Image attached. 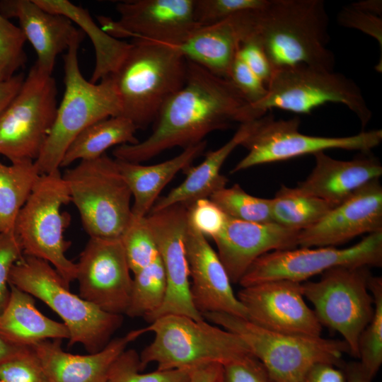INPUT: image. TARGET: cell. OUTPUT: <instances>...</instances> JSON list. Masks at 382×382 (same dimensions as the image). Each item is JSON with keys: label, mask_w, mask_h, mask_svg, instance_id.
Returning <instances> with one entry per match:
<instances>
[{"label": "cell", "mask_w": 382, "mask_h": 382, "mask_svg": "<svg viewBox=\"0 0 382 382\" xmlns=\"http://www.w3.org/2000/svg\"><path fill=\"white\" fill-rule=\"evenodd\" d=\"M120 238L129 269L134 274L160 257L146 216L132 215Z\"/></svg>", "instance_id": "36"}, {"label": "cell", "mask_w": 382, "mask_h": 382, "mask_svg": "<svg viewBox=\"0 0 382 382\" xmlns=\"http://www.w3.org/2000/svg\"><path fill=\"white\" fill-rule=\"evenodd\" d=\"M237 297L247 320L264 329L289 335L320 337L323 326L306 303L301 283L279 279L245 287Z\"/></svg>", "instance_id": "18"}, {"label": "cell", "mask_w": 382, "mask_h": 382, "mask_svg": "<svg viewBox=\"0 0 382 382\" xmlns=\"http://www.w3.org/2000/svg\"><path fill=\"white\" fill-rule=\"evenodd\" d=\"M166 294V279L160 257L134 274L129 317L147 318L162 306Z\"/></svg>", "instance_id": "33"}, {"label": "cell", "mask_w": 382, "mask_h": 382, "mask_svg": "<svg viewBox=\"0 0 382 382\" xmlns=\"http://www.w3.org/2000/svg\"><path fill=\"white\" fill-rule=\"evenodd\" d=\"M137 128L127 118L117 115L98 121L84 129L71 143L61 162L66 167L77 160L98 158L109 148L137 144Z\"/></svg>", "instance_id": "30"}, {"label": "cell", "mask_w": 382, "mask_h": 382, "mask_svg": "<svg viewBox=\"0 0 382 382\" xmlns=\"http://www.w3.org/2000/svg\"><path fill=\"white\" fill-rule=\"evenodd\" d=\"M23 256V248L14 231L0 233V314L9 296L8 277L13 265Z\"/></svg>", "instance_id": "42"}, {"label": "cell", "mask_w": 382, "mask_h": 382, "mask_svg": "<svg viewBox=\"0 0 382 382\" xmlns=\"http://www.w3.org/2000/svg\"><path fill=\"white\" fill-rule=\"evenodd\" d=\"M184 85L161 108L151 134L112 151L116 159L141 163L176 146L195 145L213 131L253 121L250 104L228 79L187 61Z\"/></svg>", "instance_id": "1"}, {"label": "cell", "mask_w": 382, "mask_h": 382, "mask_svg": "<svg viewBox=\"0 0 382 382\" xmlns=\"http://www.w3.org/2000/svg\"><path fill=\"white\" fill-rule=\"evenodd\" d=\"M223 365L210 363L192 369L190 382H221Z\"/></svg>", "instance_id": "48"}, {"label": "cell", "mask_w": 382, "mask_h": 382, "mask_svg": "<svg viewBox=\"0 0 382 382\" xmlns=\"http://www.w3.org/2000/svg\"><path fill=\"white\" fill-rule=\"evenodd\" d=\"M250 130V122L241 124L234 135L220 148L207 152L201 163L184 169L186 178L183 182L159 197L149 213L178 204L188 206L198 199L209 198L214 192L225 187L228 180L221 174V168L231 153L241 146Z\"/></svg>", "instance_id": "26"}, {"label": "cell", "mask_w": 382, "mask_h": 382, "mask_svg": "<svg viewBox=\"0 0 382 382\" xmlns=\"http://www.w3.org/2000/svg\"><path fill=\"white\" fill-rule=\"evenodd\" d=\"M69 202V188L59 170L40 175L13 228L23 255L48 262L68 286L77 274V265L65 254L70 242L64 239V231L69 217L61 209Z\"/></svg>", "instance_id": "9"}, {"label": "cell", "mask_w": 382, "mask_h": 382, "mask_svg": "<svg viewBox=\"0 0 382 382\" xmlns=\"http://www.w3.org/2000/svg\"><path fill=\"white\" fill-rule=\"evenodd\" d=\"M42 9L62 15L80 26L89 36L96 53V64L90 81L93 83L111 76L117 69L131 43L120 40L105 32L92 19L88 11L67 0H34Z\"/></svg>", "instance_id": "29"}, {"label": "cell", "mask_w": 382, "mask_h": 382, "mask_svg": "<svg viewBox=\"0 0 382 382\" xmlns=\"http://www.w3.org/2000/svg\"><path fill=\"white\" fill-rule=\"evenodd\" d=\"M270 200L272 221L299 231L318 222L334 207L298 187L282 185Z\"/></svg>", "instance_id": "32"}, {"label": "cell", "mask_w": 382, "mask_h": 382, "mask_svg": "<svg viewBox=\"0 0 382 382\" xmlns=\"http://www.w3.org/2000/svg\"><path fill=\"white\" fill-rule=\"evenodd\" d=\"M142 329L154 337L139 354L141 371L150 363H156L157 370H192L210 363L224 365L251 354L238 335L204 320L168 314Z\"/></svg>", "instance_id": "5"}, {"label": "cell", "mask_w": 382, "mask_h": 382, "mask_svg": "<svg viewBox=\"0 0 382 382\" xmlns=\"http://www.w3.org/2000/svg\"><path fill=\"white\" fill-rule=\"evenodd\" d=\"M228 216L209 198H200L187 206L189 224L206 238L212 239L224 230Z\"/></svg>", "instance_id": "40"}, {"label": "cell", "mask_w": 382, "mask_h": 382, "mask_svg": "<svg viewBox=\"0 0 382 382\" xmlns=\"http://www.w3.org/2000/svg\"><path fill=\"white\" fill-rule=\"evenodd\" d=\"M207 146L205 140L188 146L176 156L154 165H142L115 159L119 170L128 185L134 202L132 215L146 216L162 190L180 170L191 166Z\"/></svg>", "instance_id": "27"}, {"label": "cell", "mask_w": 382, "mask_h": 382, "mask_svg": "<svg viewBox=\"0 0 382 382\" xmlns=\"http://www.w3.org/2000/svg\"><path fill=\"white\" fill-rule=\"evenodd\" d=\"M300 122L298 117L277 120L272 113L251 121L249 134L241 144L248 152L231 173L327 149L369 152L382 141L381 129L341 137L310 136L299 131Z\"/></svg>", "instance_id": "13"}, {"label": "cell", "mask_w": 382, "mask_h": 382, "mask_svg": "<svg viewBox=\"0 0 382 382\" xmlns=\"http://www.w3.org/2000/svg\"><path fill=\"white\" fill-rule=\"evenodd\" d=\"M313 155V169L297 187L334 207L382 175L379 160L371 156L370 151L361 152V156L350 161L332 158L324 151Z\"/></svg>", "instance_id": "25"}, {"label": "cell", "mask_w": 382, "mask_h": 382, "mask_svg": "<svg viewBox=\"0 0 382 382\" xmlns=\"http://www.w3.org/2000/svg\"><path fill=\"white\" fill-rule=\"evenodd\" d=\"M185 248L189 265L190 292L202 314L223 313L247 320V313L233 292L228 273L207 238L187 221Z\"/></svg>", "instance_id": "20"}, {"label": "cell", "mask_w": 382, "mask_h": 382, "mask_svg": "<svg viewBox=\"0 0 382 382\" xmlns=\"http://www.w3.org/2000/svg\"><path fill=\"white\" fill-rule=\"evenodd\" d=\"M209 199L231 218L258 224L273 222L270 199L251 195L238 184L216 191Z\"/></svg>", "instance_id": "35"}, {"label": "cell", "mask_w": 382, "mask_h": 382, "mask_svg": "<svg viewBox=\"0 0 382 382\" xmlns=\"http://www.w3.org/2000/svg\"><path fill=\"white\" fill-rule=\"evenodd\" d=\"M228 80L250 104L254 105L266 96V85L237 55L231 66Z\"/></svg>", "instance_id": "45"}, {"label": "cell", "mask_w": 382, "mask_h": 382, "mask_svg": "<svg viewBox=\"0 0 382 382\" xmlns=\"http://www.w3.org/2000/svg\"><path fill=\"white\" fill-rule=\"evenodd\" d=\"M346 382H371L359 361L349 362L345 365Z\"/></svg>", "instance_id": "51"}, {"label": "cell", "mask_w": 382, "mask_h": 382, "mask_svg": "<svg viewBox=\"0 0 382 382\" xmlns=\"http://www.w3.org/2000/svg\"><path fill=\"white\" fill-rule=\"evenodd\" d=\"M146 219L156 241L166 279V294L161 308L145 320L151 323L168 314L204 320L196 309L190 292L185 248L187 206L178 204L151 212Z\"/></svg>", "instance_id": "15"}, {"label": "cell", "mask_w": 382, "mask_h": 382, "mask_svg": "<svg viewBox=\"0 0 382 382\" xmlns=\"http://www.w3.org/2000/svg\"><path fill=\"white\" fill-rule=\"evenodd\" d=\"M352 4L364 11L381 17L382 1L381 0H365Z\"/></svg>", "instance_id": "52"}, {"label": "cell", "mask_w": 382, "mask_h": 382, "mask_svg": "<svg viewBox=\"0 0 382 382\" xmlns=\"http://www.w3.org/2000/svg\"><path fill=\"white\" fill-rule=\"evenodd\" d=\"M24 79V75L18 74L11 79L0 83V114L18 93Z\"/></svg>", "instance_id": "49"}, {"label": "cell", "mask_w": 382, "mask_h": 382, "mask_svg": "<svg viewBox=\"0 0 382 382\" xmlns=\"http://www.w3.org/2000/svg\"><path fill=\"white\" fill-rule=\"evenodd\" d=\"M8 304L0 314V337L23 347H30L45 340H69L70 333L64 323L53 320L35 306L30 294L9 284Z\"/></svg>", "instance_id": "28"}, {"label": "cell", "mask_w": 382, "mask_h": 382, "mask_svg": "<svg viewBox=\"0 0 382 382\" xmlns=\"http://www.w3.org/2000/svg\"><path fill=\"white\" fill-rule=\"evenodd\" d=\"M40 176L33 161L7 166L0 161V233L13 230L17 216Z\"/></svg>", "instance_id": "31"}, {"label": "cell", "mask_w": 382, "mask_h": 382, "mask_svg": "<svg viewBox=\"0 0 382 382\" xmlns=\"http://www.w3.org/2000/svg\"><path fill=\"white\" fill-rule=\"evenodd\" d=\"M371 276L368 267H336L323 272L317 282L301 283L303 295L322 326L339 332L349 354L357 358L360 334L374 311Z\"/></svg>", "instance_id": "11"}, {"label": "cell", "mask_w": 382, "mask_h": 382, "mask_svg": "<svg viewBox=\"0 0 382 382\" xmlns=\"http://www.w3.org/2000/svg\"><path fill=\"white\" fill-rule=\"evenodd\" d=\"M30 347L18 346L0 337V364L25 353Z\"/></svg>", "instance_id": "50"}, {"label": "cell", "mask_w": 382, "mask_h": 382, "mask_svg": "<svg viewBox=\"0 0 382 382\" xmlns=\"http://www.w3.org/2000/svg\"><path fill=\"white\" fill-rule=\"evenodd\" d=\"M267 88L265 97L250 105L254 120L274 108L309 115L315 108L329 103L346 106L358 117L363 129L372 116L359 86L334 71L303 64L281 69L274 71Z\"/></svg>", "instance_id": "10"}, {"label": "cell", "mask_w": 382, "mask_h": 382, "mask_svg": "<svg viewBox=\"0 0 382 382\" xmlns=\"http://www.w3.org/2000/svg\"><path fill=\"white\" fill-rule=\"evenodd\" d=\"M57 96L54 79L34 64L0 114V156L11 163L37 160L54 121Z\"/></svg>", "instance_id": "12"}, {"label": "cell", "mask_w": 382, "mask_h": 382, "mask_svg": "<svg viewBox=\"0 0 382 382\" xmlns=\"http://www.w3.org/2000/svg\"><path fill=\"white\" fill-rule=\"evenodd\" d=\"M0 382H3V381L0 380Z\"/></svg>", "instance_id": "53"}, {"label": "cell", "mask_w": 382, "mask_h": 382, "mask_svg": "<svg viewBox=\"0 0 382 382\" xmlns=\"http://www.w3.org/2000/svg\"><path fill=\"white\" fill-rule=\"evenodd\" d=\"M342 26L355 28L369 35L378 43L381 50L380 62L376 69L382 71V18L381 16L364 11L352 4L342 8L337 16Z\"/></svg>", "instance_id": "43"}, {"label": "cell", "mask_w": 382, "mask_h": 382, "mask_svg": "<svg viewBox=\"0 0 382 382\" xmlns=\"http://www.w3.org/2000/svg\"><path fill=\"white\" fill-rule=\"evenodd\" d=\"M268 0H195L194 16L199 26L211 25L238 14L263 8Z\"/></svg>", "instance_id": "39"}, {"label": "cell", "mask_w": 382, "mask_h": 382, "mask_svg": "<svg viewBox=\"0 0 382 382\" xmlns=\"http://www.w3.org/2000/svg\"><path fill=\"white\" fill-rule=\"evenodd\" d=\"M202 316L238 335L275 382H299L318 364L342 367V355L349 354L342 340L277 332L223 313H206Z\"/></svg>", "instance_id": "7"}, {"label": "cell", "mask_w": 382, "mask_h": 382, "mask_svg": "<svg viewBox=\"0 0 382 382\" xmlns=\"http://www.w3.org/2000/svg\"><path fill=\"white\" fill-rule=\"evenodd\" d=\"M90 237L119 238L132 217V192L115 159L81 161L62 175Z\"/></svg>", "instance_id": "8"}, {"label": "cell", "mask_w": 382, "mask_h": 382, "mask_svg": "<svg viewBox=\"0 0 382 382\" xmlns=\"http://www.w3.org/2000/svg\"><path fill=\"white\" fill-rule=\"evenodd\" d=\"M187 59L174 47L134 39L111 75L121 115L138 129L154 123L166 101L185 83Z\"/></svg>", "instance_id": "3"}, {"label": "cell", "mask_w": 382, "mask_h": 382, "mask_svg": "<svg viewBox=\"0 0 382 382\" xmlns=\"http://www.w3.org/2000/svg\"><path fill=\"white\" fill-rule=\"evenodd\" d=\"M0 14L7 19H18L19 28L35 51V65L47 75H52L57 55L84 33L65 16L45 11L34 0L0 1Z\"/></svg>", "instance_id": "22"}, {"label": "cell", "mask_w": 382, "mask_h": 382, "mask_svg": "<svg viewBox=\"0 0 382 382\" xmlns=\"http://www.w3.org/2000/svg\"><path fill=\"white\" fill-rule=\"evenodd\" d=\"M323 0H268L254 13L253 33L274 71L303 64L334 71Z\"/></svg>", "instance_id": "2"}, {"label": "cell", "mask_w": 382, "mask_h": 382, "mask_svg": "<svg viewBox=\"0 0 382 382\" xmlns=\"http://www.w3.org/2000/svg\"><path fill=\"white\" fill-rule=\"evenodd\" d=\"M237 56L267 87L274 70L253 30L241 42Z\"/></svg>", "instance_id": "44"}, {"label": "cell", "mask_w": 382, "mask_h": 382, "mask_svg": "<svg viewBox=\"0 0 382 382\" xmlns=\"http://www.w3.org/2000/svg\"><path fill=\"white\" fill-rule=\"evenodd\" d=\"M299 382H346L344 371L334 365L318 364Z\"/></svg>", "instance_id": "47"}, {"label": "cell", "mask_w": 382, "mask_h": 382, "mask_svg": "<svg viewBox=\"0 0 382 382\" xmlns=\"http://www.w3.org/2000/svg\"><path fill=\"white\" fill-rule=\"evenodd\" d=\"M85 33L76 37L64 55V92L51 131L34 163L40 175L59 170L74 139L89 125L121 115V105L111 76L96 83L82 75L78 59Z\"/></svg>", "instance_id": "4"}, {"label": "cell", "mask_w": 382, "mask_h": 382, "mask_svg": "<svg viewBox=\"0 0 382 382\" xmlns=\"http://www.w3.org/2000/svg\"><path fill=\"white\" fill-rule=\"evenodd\" d=\"M255 11L199 26L182 43L173 47L187 61L228 80L240 44L253 30Z\"/></svg>", "instance_id": "23"}, {"label": "cell", "mask_w": 382, "mask_h": 382, "mask_svg": "<svg viewBox=\"0 0 382 382\" xmlns=\"http://www.w3.org/2000/svg\"><path fill=\"white\" fill-rule=\"evenodd\" d=\"M76 265L79 296L105 312L125 314L133 278L120 238L90 237Z\"/></svg>", "instance_id": "17"}, {"label": "cell", "mask_w": 382, "mask_h": 382, "mask_svg": "<svg viewBox=\"0 0 382 382\" xmlns=\"http://www.w3.org/2000/svg\"><path fill=\"white\" fill-rule=\"evenodd\" d=\"M190 369L156 370L141 373L139 354L125 349L112 364L106 382H190Z\"/></svg>", "instance_id": "37"}, {"label": "cell", "mask_w": 382, "mask_h": 382, "mask_svg": "<svg viewBox=\"0 0 382 382\" xmlns=\"http://www.w3.org/2000/svg\"><path fill=\"white\" fill-rule=\"evenodd\" d=\"M8 284L37 298L59 316L70 333L69 347L79 343L88 353L100 351L122 324V315L105 312L71 293L44 260L23 255L12 267Z\"/></svg>", "instance_id": "6"}, {"label": "cell", "mask_w": 382, "mask_h": 382, "mask_svg": "<svg viewBox=\"0 0 382 382\" xmlns=\"http://www.w3.org/2000/svg\"><path fill=\"white\" fill-rule=\"evenodd\" d=\"M221 382H275L252 354L223 365Z\"/></svg>", "instance_id": "46"}, {"label": "cell", "mask_w": 382, "mask_h": 382, "mask_svg": "<svg viewBox=\"0 0 382 382\" xmlns=\"http://www.w3.org/2000/svg\"><path fill=\"white\" fill-rule=\"evenodd\" d=\"M0 380L3 382H52L31 347L22 355L0 364Z\"/></svg>", "instance_id": "41"}, {"label": "cell", "mask_w": 382, "mask_h": 382, "mask_svg": "<svg viewBox=\"0 0 382 382\" xmlns=\"http://www.w3.org/2000/svg\"><path fill=\"white\" fill-rule=\"evenodd\" d=\"M25 41L19 26L0 14V83L13 78L26 63Z\"/></svg>", "instance_id": "38"}, {"label": "cell", "mask_w": 382, "mask_h": 382, "mask_svg": "<svg viewBox=\"0 0 382 382\" xmlns=\"http://www.w3.org/2000/svg\"><path fill=\"white\" fill-rule=\"evenodd\" d=\"M144 334L142 328L111 340L100 351L86 355L64 352L61 340H45L30 347L52 382H106L110 369L127 345Z\"/></svg>", "instance_id": "24"}, {"label": "cell", "mask_w": 382, "mask_h": 382, "mask_svg": "<svg viewBox=\"0 0 382 382\" xmlns=\"http://www.w3.org/2000/svg\"><path fill=\"white\" fill-rule=\"evenodd\" d=\"M195 0H132L117 4L118 21L99 16L101 28L110 35L134 37L177 46L199 27Z\"/></svg>", "instance_id": "16"}, {"label": "cell", "mask_w": 382, "mask_h": 382, "mask_svg": "<svg viewBox=\"0 0 382 382\" xmlns=\"http://www.w3.org/2000/svg\"><path fill=\"white\" fill-rule=\"evenodd\" d=\"M369 289L374 299L373 316L360 334L358 359L366 374L373 380L382 364V278L371 276Z\"/></svg>", "instance_id": "34"}, {"label": "cell", "mask_w": 382, "mask_h": 382, "mask_svg": "<svg viewBox=\"0 0 382 382\" xmlns=\"http://www.w3.org/2000/svg\"><path fill=\"white\" fill-rule=\"evenodd\" d=\"M299 233L274 222L258 224L228 216L224 230L212 240L231 283L237 284L260 256L298 247Z\"/></svg>", "instance_id": "21"}, {"label": "cell", "mask_w": 382, "mask_h": 382, "mask_svg": "<svg viewBox=\"0 0 382 382\" xmlns=\"http://www.w3.org/2000/svg\"><path fill=\"white\" fill-rule=\"evenodd\" d=\"M382 231V186L374 179L333 207L318 222L301 231L298 246L328 247Z\"/></svg>", "instance_id": "19"}, {"label": "cell", "mask_w": 382, "mask_h": 382, "mask_svg": "<svg viewBox=\"0 0 382 382\" xmlns=\"http://www.w3.org/2000/svg\"><path fill=\"white\" fill-rule=\"evenodd\" d=\"M382 231L370 233L346 248L300 247L274 250L258 257L239 282L242 287L271 281L302 283L336 267H381Z\"/></svg>", "instance_id": "14"}]
</instances>
